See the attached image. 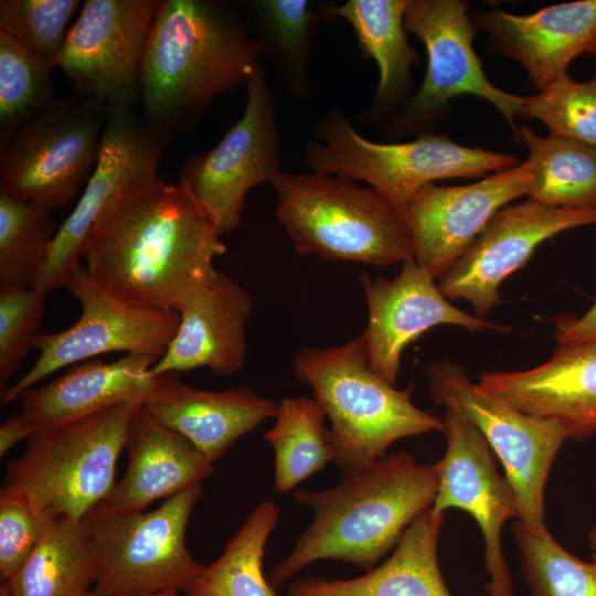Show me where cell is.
I'll return each instance as SVG.
<instances>
[{
  "mask_svg": "<svg viewBox=\"0 0 596 596\" xmlns=\"http://www.w3.org/2000/svg\"><path fill=\"white\" fill-rule=\"evenodd\" d=\"M213 221L181 184L137 182L103 211L85 244V267L115 297L175 310L219 270L226 253Z\"/></svg>",
  "mask_w": 596,
  "mask_h": 596,
  "instance_id": "obj_1",
  "label": "cell"
},
{
  "mask_svg": "<svg viewBox=\"0 0 596 596\" xmlns=\"http://www.w3.org/2000/svg\"><path fill=\"white\" fill-rule=\"evenodd\" d=\"M260 51L243 2L162 0L140 67V116L168 143L245 84Z\"/></svg>",
  "mask_w": 596,
  "mask_h": 596,
  "instance_id": "obj_2",
  "label": "cell"
},
{
  "mask_svg": "<svg viewBox=\"0 0 596 596\" xmlns=\"http://www.w3.org/2000/svg\"><path fill=\"white\" fill-rule=\"evenodd\" d=\"M437 485L435 465L421 464L400 450L342 475L331 488L294 491V500L310 508L313 518L291 552L270 570L269 583L280 586L320 560L372 570L408 525L432 508Z\"/></svg>",
  "mask_w": 596,
  "mask_h": 596,
  "instance_id": "obj_3",
  "label": "cell"
},
{
  "mask_svg": "<svg viewBox=\"0 0 596 596\" xmlns=\"http://www.w3.org/2000/svg\"><path fill=\"white\" fill-rule=\"evenodd\" d=\"M294 374L330 422L333 462L342 475L386 456L400 439L443 432V419L413 403L412 387L397 390L370 368L362 333L339 347L301 348Z\"/></svg>",
  "mask_w": 596,
  "mask_h": 596,
  "instance_id": "obj_4",
  "label": "cell"
},
{
  "mask_svg": "<svg viewBox=\"0 0 596 596\" xmlns=\"http://www.w3.org/2000/svg\"><path fill=\"white\" fill-rule=\"evenodd\" d=\"M276 214L299 255L385 267L413 257L404 214L381 192L318 172L280 171Z\"/></svg>",
  "mask_w": 596,
  "mask_h": 596,
  "instance_id": "obj_5",
  "label": "cell"
},
{
  "mask_svg": "<svg viewBox=\"0 0 596 596\" xmlns=\"http://www.w3.org/2000/svg\"><path fill=\"white\" fill-rule=\"evenodd\" d=\"M304 147L312 172L364 181L406 214L425 185L447 178H479L517 166L512 156L466 147L446 136L423 134L407 142L381 143L361 136L343 110L332 107L315 123Z\"/></svg>",
  "mask_w": 596,
  "mask_h": 596,
  "instance_id": "obj_6",
  "label": "cell"
},
{
  "mask_svg": "<svg viewBox=\"0 0 596 596\" xmlns=\"http://www.w3.org/2000/svg\"><path fill=\"white\" fill-rule=\"evenodd\" d=\"M140 405L123 403L38 430L23 454L7 462L2 487L52 519L82 520L115 487L117 459Z\"/></svg>",
  "mask_w": 596,
  "mask_h": 596,
  "instance_id": "obj_7",
  "label": "cell"
},
{
  "mask_svg": "<svg viewBox=\"0 0 596 596\" xmlns=\"http://www.w3.org/2000/svg\"><path fill=\"white\" fill-rule=\"evenodd\" d=\"M202 483L166 499L152 511L117 512L98 503L82 522L97 564L94 590L103 596L187 592L205 565L185 543Z\"/></svg>",
  "mask_w": 596,
  "mask_h": 596,
  "instance_id": "obj_8",
  "label": "cell"
},
{
  "mask_svg": "<svg viewBox=\"0 0 596 596\" xmlns=\"http://www.w3.org/2000/svg\"><path fill=\"white\" fill-rule=\"evenodd\" d=\"M426 375L434 404L470 421L500 460L517 497L518 521L536 535L550 534L544 492L553 462L570 439L565 428L490 395L455 362H433Z\"/></svg>",
  "mask_w": 596,
  "mask_h": 596,
  "instance_id": "obj_9",
  "label": "cell"
},
{
  "mask_svg": "<svg viewBox=\"0 0 596 596\" xmlns=\"http://www.w3.org/2000/svg\"><path fill=\"white\" fill-rule=\"evenodd\" d=\"M109 108L73 94L55 98L0 147V193L51 210L89 179Z\"/></svg>",
  "mask_w": 596,
  "mask_h": 596,
  "instance_id": "obj_10",
  "label": "cell"
},
{
  "mask_svg": "<svg viewBox=\"0 0 596 596\" xmlns=\"http://www.w3.org/2000/svg\"><path fill=\"white\" fill-rule=\"evenodd\" d=\"M64 287L79 302V318L65 330L38 337L34 364L1 395L2 406L54 372L102 354L125 352L159 359L178 331L175 310L124 301L102 287L83 264Z\"/></svg>",
  "mask_w": 596,
  "mask_h": 596,
  "instance_id": "obj_11",
  "label": "cell"
},
{
  "mask_svg": "<svg viewBox=\"0 0 596 596\" xmlns=\"http://www.w3.org/2000/svg\"><path fill=\"white\" fill-rule=\"evenodd\" d=\"M242 117L212 149L189 157L180 169L184 187L213 221L219 234L237 230L247 193L272 183L281 171V136L275 97L257 62L245 82Z\"/></svg>",
  "mask_w": 596,
  "mask_h": 596,
  "instance_id": "obj_12",
  "label": "cell"
},
{
  "mask_svg": "<svg viewBox=\"0 0 596 596\" xmlns=\"http://www.w3.org/2000/svg\"><path fill=\"white\" fill-rule=\"evenodd\" d=\"M162 0H85L53 62L75 94L109 109L140 100V67Z\"/></svg>",
  "mask_w": 596,
  "mask_h": 596,
  "instance_id": "obj_13",
  "label": "cell"
},
{
  "mask_svg": "<svg viewBox=\"0 0 596 596\" xmlns=\"http://www.w3.org/2000/svg\"><path fill=\"white\" fill-rule=\"evenodd\" d=\"M406 31L416 35L427 52L425 77L394 123L400 130L429 124L448 102L473 95L492 104L515 130L524 97L496 87L486 76L472 47L475 24L469 6L460 0H406Z\"/></svg>",
  "mask_w": 596,
  "mask_h": 596,
  "instance_id": "obj_14",
  "label": "cell"
},
{
  "mask_svg": "<svg viewBox=\"0 0 596 596\" xmlns=\"http://www.w3.org/2000/svg\"><path fill=\"white\" fill-rule=\"evenodd\" d=\"M167 145L135 107L109 109L96 166L75 207L58 226L32 288L47 294L65 286L82 264L89 232L105 207L130 185L157 177Z\"/></svg>",
  "mask_w": 596,
  "mask_h": 596,
  "instance_id": "obj_15",
  "label": "cell"
},
{
  "mask_svg": "<svg viewBox=\"0 0 596 596\" xmlns=\"http://www.w3.org/2000/svg\"><path fill=\"white\" fill-rule=\"evenodd\" d=\"M444 456L436 462L435 513L460 509L478 524L485 544V566L490 596H513V583L502 551V531L510 519L519 518L517 497L497 466V457L479 429L466 417L446 409Z\"/></svg>",
  "mask_w": 596,
  "mask_h": 596,
  "instance_id": "obj_16",
  "label": "cell"
},
{
  "mask_svg": "<svg viewBox=\"0 0 596 596\" xmlns=\"http://www.w3.org/2000/svg\"><path fill=\"white\" fill-rule=\"evenodd\" d=\"M596 224V209H574L526 201L501 209L466 252L437 280L447 299L465 300L477 317L500 304L499 288L545 240Z\"/></svg>",
  "mask_w": 596,
  "mask_h": 596,
  "instance_id": "obj_17",
  "label": "cell"
},
{
  "mask_svg": "<svg viewBox=\"0 0 596 596\" xmlns=\"http://www.w3.org/2000/svg\"><path fill=\"white\" fill-rule=\"evenodd\" d=\"M368 323L363 331L370 368L391 384L397 382L405 348L429 329L448 324L469 331L500 330L503 326L471 316L449 302L436 279L408 258L394 278L360 275Z\"/></svg>",
  "mask_w": 596,
  "mask_h": 596,
  "instance_id": "obj_18",
  "label": "cell"
},
{
  "mask_svg": "<svg viewBox=\"0 0 596 596\" xmlns=\"http://www.w3.org/2000/svg\"><path fill=\"white\" fill-rule=\"evenodd\" d=\"M531 180L525 160L467 185L423 187L405 214L415 262L438 280L501 209L528 194Z\"/></svg>",
  "mask_w": 596,
  "mask_h": 596,
  "instance_id": "obj_19",
  "label": "cell"
},
{
  "mask_svg": "<svg viewBox=\"0 0 596 596\" xmlns=\"http://www.w3.org/2000/svg\"><path fill=\"white\" fill-rule=\"evenodd\" d=\"M178 331L150 373H181L207 368L231 376L246 362V327L253 311L248 291L222 272L195 287L178 306Z\"/></svg>",
  "mask_w": 596,
  "mask_h": 596,
  "instance_id": "obj_20",
  "label": "cell"
},
{
  "mask_svg": "<svg viewBox=\"0 0 596 596\" xmlns=\"http://www.w3.org/2000/svg\"><path fill=\"white\" fill-rule=\"evenodd\" d=\"M477 384L523 413L556 421L570 439L596 434V339L557 345L528 370L482 372Z\"/></svg>",
  "mask_w": 596,
  "mask_h": 596,
  "instance_id": "obj_21",
  "label": "cell"
},
{
  "mask_svg": "<svg viewBox=\"0 0 596 596\" xmlns=\"http://www.w3.org/2000/svg\"><path fill=\"white\" fill-rule=\"evenodd\" d=\"M493 47L517 60L540 92L566 73L582 54H596V0H578L518 15L504 11L477 14Z\"/></svg>",
  "mask_w": 596,
  "mask_h": 596,
  "instance_id": "obj_22",
  "label": "cell"
},
{
  "mask_svg": "<svg viewBox=\"0 0 596 596\" xmlns=\"http://www.w3.org/2000/svg\"><path fill=\"white\" fill-rule=\"evenodd\" d=\"M143 405L212 462L220 460L242 436L274 418L278 407L277 402L248 386L205 391L188 385L178 373L155 376Z\"/></svg>",
  "mask_w": 596,
  "mask_h": 596,
  "instance_id": "obj_23",
  "label": "cell"
},
{
  "mask_svg": "<svg viewBox=\"0 0 596 596\" xmlns=\"http://www.w3.org/2000/svg\"><path fill=\"white\" fill-rule=\"evenodd\" d=\"M158 358L125 354L67 368L64 374L19 396L20 415L36 430L78 421L123 403L143 404L152 390L150 370Z\"/></svg>",
  "mask_w": 596,
  "mask_h": 596,
  "instance_id": "obj_24",
  "label": "cell"
},
{
  "mask_svg": "<svg viewBox=\"0 0 596 596\" xmlns=\"http://www.w3.org/2000/svg\"><path fill=\"white\" fill-rule=\"evenodd\" d=\"M125 449L126 472L100 504L117 512L143 511L202 483L213 472L210 461L187 437L159 422L141 404L131 422Z\"/></svg>",
  "mask_w": 596,
  "mask_h": 596,
  "instance_id": "obj_25",
  "label": "cell"
},
{
  "mask_svg": "<svg viewBox=\"0 0 596 596\" xmlns=\"http://www.w3.org/2000/svg\"><path fill=\"white\" fill-rule=\"evenodd\" d=\"M443 523L444 514L429 508L408 525L382 564L354 578H296L285 596H453L438 562Z\"/></svg>",
  "mask_w": 596,
  "mask_h": 596,
  "instance_id": "obj_26",
  "label": "cell"
},
{
  "mask_svg": "<svg viewBox=\"0 0 596 596\" xmlns=\"http://www.w3.org/2000/svg\"><path fill=\"white\" fill-rule=\"evenodd\" d=\"M406 0H348L341 4L318 3L330 22L345 20L353 29L362 56L373 58L380 81L362 120L372 123L405 97L412 65L419 61L406 39Z\"/></svg>",
  "mask_w": 596,
  "mask_h": 596,
  "instance_id": "obj_27",
  "label": "cell"
},
{
  "mask_svg": "<svg viewBox=\"0 0 596 596\" xmlns=\"http://www.w3.org/2000/svg\"><path fill=\"white\" fill-rule=\"evenodd\" d=\"M244 6L260 54L269 57L296 100H308L315 36L328 17L308 0H246Z\"/></svg>",
  "mask_w": 596,
  "mask_h": 596,
  "instance_id": "obj_28",
  "label": "cell"
},
{
  "mask_svg": "<svg viewBox=\"0 0 596 596\" xmlns=\"http://www.w3.org/2000/svg\"><path fill=\"white\" fill-rule=\"evenodd\" d=\"M97 564L82 520H54L7 583L12 596H76L95 584Z\"/></svg>",
  "mask_w": 596,
  "mask_h": 596,
  "instance_id": "obj_29",
  "label": "cell"
},
{
  "mask_svg": "<svg viewBox=\"0 0 596 596\" xmlns=\"http://www.w3.org/2000/svg\"><path fill=\"white\" fill-rule=\"evenodd\" d=\"M517 137L529 149L532 180L528 196L539 203L596 209V147L523 127Z\"/></svg>",
  "mask_w": 596,
  "mask_h": 596,
  "instance_id": "obj_30",
  "label": "cell"
},
{
  "mask_svg": "<svg viewBox=\"0 0 596 596\" xmlns=\"http://www.w3.org/2000/svg\"><path fill=\"white\" fill-rule=\"evenodd\" d=\"M326 418L310 396H287L278 403L274 425L264 435L274 450V489L278 494L292 491L333 461Z\"/></svg>",
  "mask_w": 596,
  "mask_h": 596,
  "instance_id": "obj_31",
  "label": "cell"
},
{
  "mask_svg": "<svg viewBox=\"0 0 596 596\" xmlns=\"http://www.w3.org/2000/svg\"><path fill=\"white\" fill-rule=\"evenodd\" d=\"M279 520L274 502H260L227 540L222 554L193 582L185 596H277L263 572L265 545Z\"/></svg>",
  "mask_w": 596,
  "mask_h": 596,
  "instance_id": "obj_32",
  "label": "cell"
},
{
  "mask_svg": "<svg viewBox=\"0 0 596 596\" xmlns=\"http://www.w3.org/2000/svg\"><path fill=\"white\" fill-rule=\"evenodd\" d=\"M57 230L53 210L0 193V288L32 287Z\"/></svg>",
  "mask_w": 596,
  "mask_h": 596,
  "instance_id": "obj_33",
  "label": "cell"
},
{
  "mask_svg": "<svg viewBox=\"0 0 596 596\" xmlns=\"http://www.w3.org/2000/svg\"><path fill=\"white\" fill-rule=\"evenodd\" d=\"M52 70L0 31V147L55 99Z\"/></svg>",
  "mask_w": 596,
  "mask_h": 596,
  "instance_id": "obj_34",
  "label": "cell"
},
{
  "mask_svg": "<svg viewBox=\"0 0 596 596\" xmlns=\"http://www.w3.org/2000/svg\"><path fill=\"white\" fill-rule=\"evenodd\" d=\"M513 535L520 570L531 596H596V564L562 546L551 534L536 535L517 521Z\"/></svg>",
  "mask_w": 596,
  "mask_h": 596,
  "instance_id": "obj_35",
  "label": "cell"
},
{
  "mask_svg": "<svg viewBox=\"0 0 596 596\" xmlns=\"http://www.w3.org/2000/svg\"><path fill=\"white\" fill-rule=\"evenodd\" d=\"M521 115L542 121L551 136L596 147V81L576 82L565 73L524 97Z\"/></svg>",
  "mask_w": 596,
  "mask_h": 596,
  "instance_id": "obj_36",
  "label": "cell"
},
{
  "mask_svg": "<svg viewBox=\"0 0 596 596\" xmlns=\"http://www.w3.org/2000/svg\"><path fill=\"white\" fill-rule=\"evenodd\" d=\"M79 3L78 0H1L0 31L53 66Z\"/></svg>",
  "mask_w": 596,
  "mask_h": 596,
  "instance_id": "obj_37",
  "label": "cell"
},
{
  "mask_svg": "<svg viewBox=\"0 0 596 596\" xmlns=\"http://www.w3.org/2000/svg\"><path fill=\"white\" fill-rule=\"evenodd\" d=\"M46 294L32 287L0 288V393L34 348L45 311Z\"/></svg>",
  "mask_w": 596,
  "mask_h": 596,
  "instance_id": "obj_38",
  "label": "cell"
},
{
  "mask_svg": "<svg viewBox=\"0 0 596 596\" xmlns=\"http://www.w3.org/2000/svg\"><path fill=\"white\" fill-rule=\"evenodd\" d=\"M55 519L23 494L0 490V579L8 582L23 566Z\"/></svg>",
  "mask_w": 596,
  "mask_h": 596,
  "instance_id": "obj_39",
  "label": "cell"
},
{
  "mask_svg": "<svg viewBox=\"0 0 596 596\" xmlns=\"http://www.w3.org/2000/svg\"><path fill=\"white\" fill-rule=\"evenodd\" d=\"M596 339V300L583 315L561 316L555 320L557 345H567Z\"/></svg>",
  "mask_w": 596,
  "mask_h": 596,
  "instance_id": "obj_40",
  "label": "cell"
},
{
  "mask_svg": "<svg viewBox=\"0 0 596 596\" xmlns=\"http://www.w3.org/2000/svg\"><path fill=\"white\" fill-rule=\"evenodd\" d=\"M36 432L20 414L9 416L0 426V456L3 457L13 446L28 440Z\"/></svg>",
  "mask_w": 596,
  "mask_h": 596,
  "instance_id": "obj_41",
  "label": "cell"
},
{
  "mask_svg": "<svg viewBox=\"0 0 596 596\" xmlns=\"http://www.w3.org/2000/svg\"><path fill=\"white\" fill-rule=\"evenodd\" d=\"M588 543L592 552V561L596 564V524L588 532Z\"/></svg>",
  "mask_w": 596,
  "mask_h": 596,
  "instance_id": "obj_42",
  "label": "cell"
},
{
  "mask_svg": "<svg viewBox=\"0 0 596 596\" xmlns=\"http://www.w3.org/2000/svg\"><path fill=\"white\" fill-rule=\"evenodd\" d=\"M76 596H103V595L97 594L93 589V590H86V592H84L82 594H78ZM118 596H123V595H118ZM148 596H178V592L169 590V592L158 593V594L148 595Z\"/></svg>",
  "mask_w": 596,
  "mask_h": 596,
  "instance_id": "obj_43",
  "label": "cell"
},
{
  "mask_svg": "<svg viewBox=\"0 0 596 596\" xmlns=\"http://www.w3.org/2000/svg\"><path fill=\"white\" fill-rule=\"evenodd\" d=\"M0 596H12L10 586L7 582L1 583L0 585Z\"/></svg>",
  "mask_w": 596,
  "mask_h": 596,
  "instance_id": "obj_44",
  "label": "cell"
},
{
  "mask_svg": "<svg viewBox=\"0 0 596 596\" xmlns=\"http://www.w3.org/2000/svg\"><path fill=\"white\" fill-rule=\"evenodd\" d=\"M595 55H596V54H595ZM594 79L596 81V74H595V76H594Z\"/></svg>",
  "mask_w": 596,
  "mask_h": 596,
  "instance_id": "obj_45",
  "label": "cell"
}]
</instances>
